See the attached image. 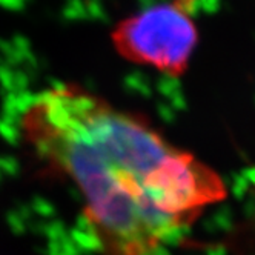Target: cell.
<instances>
[{"label": "cell", "mask_w": 255, "mask_h": 255, "mask_svg": "<svg viewBox=\"0 0 255 255\" xmlns=\"http://www.w3.org/2000/svg\"><path fill=\"white\" fill-rule=\"evenodd\" d=\"M20 131L42 166L79 189L103 255H152L226 198L223 178L146 117L77 85L35 96Z\"/></svg>", "instance_id": "cell-1"}, {"label": "cell", "mask_w": 255, "mask_h": 255, "mask_svg": "<svg viewBox=\"0 0 255 255\" xmlns=\"http://www.w3.org/2000/svg\"><path fill=\"white\" fill-rule=\"evenodd\" d=\"M111 39L116 51L128 62L180 77L189 66L198 32L189 9L174 0L120 20Z\"/></svg>", "instance_id": "cell-2"}]
</instances>
